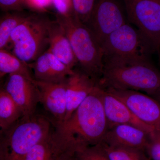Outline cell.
Instances as JSON below:
<instances>
[{
	"label": "cell",
	"instance_id": "obj_21",
	"mask_svg": "<svg viewBox=\"0 0 160 160\" xmlns=\"http://www.w3.org/2000/svg\"><path fill=\"white\" fill-rule=\"evenodd\" d=\"M109 160H149L145 151L101 143L97 145Z\"/></svg>",
	"mask_w": 160,
	"mask_h": 160
},
{
	"label": "cell",
	"instance_id": "obj_12",
	"mask_svg": "<svg viewBox=\"0 0 160 160\" xmlns=\"http://www.w3.org/2000/svg\"><path fill=\"white\" fill-rule=\"evenodd\" d=\"M150 134L137 126L119 124L109 128L101 143L145 151Z\"/></svg>",
	"mask_w": 160,
	"mask_h": 160
},
{
	"label": "cell",
	"instance_id": "obj_6",
	"mask_svg": "<svg viewBox=\"0 0 160 160\" xmlns=\"http://www.w3.org/2000/svg\"><path fill=\"white\" fill-rule=\"evenodd\" d=\"M104 58L148 60L157 51L148 38L128 22L111 33L101 45Z\"/></svg>",
	"mask_w": 160,
	"mask_h": 160
},
{
	"label": "cell",
	"instance_id": "obj_16",
	"mask_svg": "<svg viewBox=\"0 0 160 160\" xmlns=\"http://www.w3.org/2000/svg\"><path fill=\"white\" fill-rule=\"evenodd\" d=\"M48 50L68 68L73 69L78 66L77 60L70 41L62 25L56 20L49 26V46Z\"/></svg>",
	"mask_w": 160,
	"mask_h": 160
},
{
	"label": "cell",
	"instance_id": "obj_1",
	"mask_svg": "<svg viewBox=\"0 0 160 160\" xmlns=\"http://www.w3.org/2000/svg\"><path fill=\"white\" fill-rule=\"evenodd\" d=\"M102 90L97 85L69 118L54 125L52 138L70 155L82 147L99 145L109 129Z\"/></svg>",
	"mask_w": 160,
	"mask_h": 160
},
{
	"label": "cell",
	"instance_id": "obj_14",
	"mask_svg": "<svg viewBox=\"0 0 160 160\" xmlns=\"http://www.w3.org/2000/svg\"><path fill=\"white\" fill-rule=\"evenodd\" d=\"M102 89V99L109 128L119 124H129L137 126L149 133L155 131L138 119L122 100Z\"/></svg>",
	"mask_w": 160,
	"mask_h": 160
},
{
	"label": "cell",
	"instance_id": "obj_2",
	"mask_svg": "<svg viewBox=\"0 0 160 160\" xmlns=\"http://www.w3.org/2000/svg\"><path fill=\"white\" fill-rule=\"evenodd\" d=\"M98 86L104 89L131 90L152 96L160 89V72L148 60L104 58Z\"/></svg>",
	"mask_w": 160,
	"mask_h": 160
},
{
	"label": "cell",
	"instance_id": "obj_27",
	"mask_svg": "<svg viewBox=\"0 0 160 160\" xmlns=\"http://www.w3.org/2000/svg\"><path fill=\"white\" fill-rule=\"evenodd\" d=\"M0 8L5 12L22 11L23 0H0Z\"/></svg>",
	"mask_w": 160,
	"mask_h": 160
},
{
	"label": "cell",
	"instance_id": "obj_11",
	"mask_svg": "<svg viewBox=\"0 0 160 160\" xmlns=\"http://www.w3.org/2000/svg\"><path fill=\"white\" fill-rule=\"evenodd\" d=\"M35 81L40 91V103L52 117L53 126L63 122L67 110L66 81L57 83Z\"/></svg>",
	"mask_w": 160,
	"mask_h": 160
},
{
	"label": "cell",
	"instance_id": "obj_18",
	"mask_svg": "<svg viewBox=\"0 0 160 160\" xmlns=\"http://www.w3.org/2000/svg\"><path fill=\"white\" fill-rule=\"evenodd\" d=\"M23 118L13 99L3 88L0 90V133L12 127Z\"/></svg>",
	"mask_w": 160,
	"mask_h": 160
},
{
	"label": "cell",
	"instance_id": "obj_7",
	"mask_svg": "<svg viewBox=\"0 0 160 160\" xmlns=\"http://www.w3.org/2000/svg\"><path fill=\"white\" fill-rule=\"evenodd\" d=\"M127 18L160 49V0H123Z\"/></svg>",
	"mask_w": 160,
	"mask_h": 160
},
{
	"label": "cell",
	"instance_id": "obj_19",
	"mask_svg": "<svg viewBox=\"0 0 160 160\" xmlns=\"http://www.w3.org/2000/svg\"><path fill=\"white\" fill-rule=\"evenodd\" d=\"M12 74H21L34 79L29 64L20 59L7 49H0V77L2 78L6 75Z\"/></svg>",
	"mask_w": 160,
	"mask_h": 160
},
{
	"label": "cell",
	"instance_id": "obj_26",
	"mask_svg": "<svg viewBox=\"0 0 160 160\" xmlns=\"http://www.w3.org/2000/svg\"><path fill=\"white\" fill-rule=\"evenodd\" d=\"M52 0H23L24 7L33 12L46 13L52 8Z\"/></svg>",
	"mask_w": 160,
	"mask_h": 160
},
{
	"label": "cell",
	"instance_id": "obj_25",
	"mask_svg": "<svg viewBox=\"0 0 160 160\" xmlns=\"http://www.w3.org/2000/svg\"><path fill=\"white\" fill-rule=\"evenodd\" d=\"M52 8L55 14L62 16L75 15L72 0H52Z\"/></svg>",
	"mask_w": 160,
	"mask_h": 160
},
{
	"label": "cell",
	"instance_id": "obj_5",
	"mask_svg": "<svg viewBox=\"0 0 160 160\" xmlns=\"http://www.w3.org/2000/svg\"><path fill=\"white\" fill-rule=\"evenodd\" d=\"M51 22L46 13H29L11 35L12 53L28 64L33 62L49 48Z\"/></svg>",
	"mask_w": 160,
	"mask_h": 160
},
{
	"label": "cell",
	"instance_id": "obj_10",
	"mask_svg": "<svg viewBox=\"0 0 160 160\" xmlns=\"http://www.w3.org/2000/svg\"><path fill=\"white\" fill-rule=\"evenodd\" d=\"M3 88L19 107L23 118L35 114L40 94L34 79L21 74L9 75Z\"/></svg>",
	"mask_w": 160,
	"mask_h": 160
},
{
	"label": "cell",
	"instance_id": "obj_15",
	"mask_svg": "<svg viewBox=\"0 0 160 160\" xmlns=\"http://www.w3.org/2000/svg\"><path fill=\"white\" fill-rule=\"evenodd\" d=\"M29 65L35 80L48 82H65L73 70L68 68L48 49Z\"/></svg>",
	"mask_w": 160,
	"mask_h": 160
},
{
	"label": "cell",
	"instance_id": "obj_4",
	"mask_svg": "<svg viewBox=\"0 0 160 160\" xmlns=\"http://www.w3.org/2000/svg\"><path fill=\"white\" fill-rule=\"evenodd\" d=\"M69 38L77 60L78 68L98 84L104 69L102 46L89 27L75 15L62 16L55 14Z\"/></svg>",
	"mask_w": 160,
	"mask_h": 160
},
{
	"label": "cell",
	"instance_id": "obj_22",
	"mask_svg": "<svg viewBox=\"0 0 160 160\" xmlns=\"http://www.w3.org/2000/svg\"><path fill=\"white\" fill-rule=\"evenodd\" d=\"M96 0H72L75 15L86 24L89 21Z\"/></svg>",
	"mask_w": 160,
	"mask_h": 160
},
{
	"label": "cell",
	"instance_id": "obj_8",
	"mask_svg": "<svg viewBox=\"0 0 160 160\" xmlns=\"http://www.w3.org/2000/svg\"><path fill=\"white\" fill-rule=\"evenodd\" d=\"M126 23V15L117 0H96L86 25L101 46L109 35Z\"/></svg>",
	"mask_w": 160,
	"mask_h": 160
},
{
	"label": "cell",
	"instance_id": "obj_20",
	"mask_svg": "<svg viewBox=\"0 0 160 160\" xmlns=\"http://www.w3.org/2000/svg\"><path fill=\"white\" fill-rule=\"evenodd\" d=\"M22 11L5 12L0 19V49H6L15 29L26 19L29 13Z\"/></svg>",
	"mask_w": 160,
	"mask_h": 160
},
{
	"label": "cell",
	"instance_id": "obj_17",
	"mask_svg": "<svg viewBox=\"0 0 160 160\" xmlns=\"http://www.w3.org/2000/svg\"><path fill=\"white\" fill-rule=\"evenodd\" d=\"M52 132L35 145L23 160H64L71 157L55 142Z\"/></svg>",
	"mask_w": 160,
	"mask_h": 160
},
{
	"label": "cell",
	"instance_id": "obj_24",
	"mask_svg": "<svg viewBox=\"0 0 160 160\" xmlns=\"http://www.w3.org/2000/svg\"><path fill=\"white\" fill-rule=\"evenodd\" d=\"M146 151L152 160H160V132L156 131L149 135Z\"/></svg>",
	"mask_w": 160,
	"mask_h": 160
},
{
	"label": "cell",
	"instance_id": "obj_28",
	"mask_svg": "<svg viewBox=\"0 0 160 160\" xmlns=\"http://www.w3.org/2000/svg\"><path fill=\"white\" fill-rule=\"evenodd\" d=\"M151 96L152 97L160 103V89H158L157 91L154 94L152 95Z\"/></svg>",
	"mask_w": 160,
	"mask_h": 160
},
{
	"label": "cell",
	"instance_id": "obj_9",
	"mask_svg": "<svg viewBox=\"0 0 160 160\" xmlns=\"http://www.w3.org/2000/svg\"><path fill=\"white\" fill-rule=\"evenodd\" d=\"M105 89L122 100L140 121L160 132V103L157 100L139 91Z\"/></svg>",
	"mask_w": 160,
	"mask_h": 160
},
{
	"label": "cell",
	"instance_id": "obj_29",
	"mask_svg": "<svg viewBox=\"0 0 160 160\" xmlns=\"http://www.w3.org/2000/svg\"><path fill=\"white\" fill-rule=\"evenodd\" d=\"M64 160H76L75 159V158L74 157V156L72 157H69V158H68Z\"/></svg>",
	"mask_w": 160,
	"mask_h": 160
},
{
	"label": "cell",
	"instance_id": "obj_3",
	"mask_svg": "<svg viewBox=\"0 0 160 160\" xmlns=\"http://www.w3.org/2000/svg\"><path fill=\"white\" fill-rule=\"evenodd\" d=\"M54 128L52 121L42 115L22 118L1 132L0 160H23L35 145L49 137Z\"/></svg>",
	"mask_w": 160,
	"mask_h": 160
},
{
	"label": "cell",
	"instance_id": "obj_13",
	"mask_svg": "<svg viewBox=\"0 0 160 160\" xmlns=\"http://www.w3.org/2000/svg\"><path fill=\"white\" fill-rule=\"evenodd\" d=\"M97 85L95 81L79 68L73 69L66 80L67 110L64 121L71 116Z\"/></svg>",
	"mask_w": 160,
	"mask_h": 160
},
{
	"label": "cell",
	"instance_id": "obj_23",
	"mask_svg": "<svg viewBox=\"0 0 160 160\" xmlns=\"http://www.w3.org/2000/svg\"><path fill=\"white\" fill-rule=\"evenodd\" d=\"M74 157L76 160H109L98 146L79 148L75 153Z\"/></svg>",
	"mask_w": 160,
	"mask_h": 160
}]
</instances>
